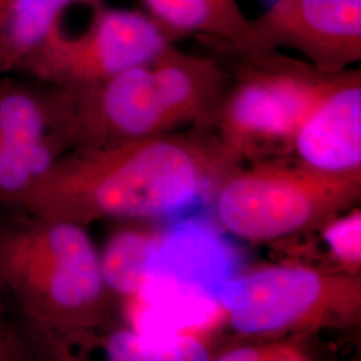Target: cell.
<instances>
[{
  "instance_id": "obj_4",
  "label": "cell",
  "mask_w": 361,
  "mask_h": 361,
  "mask_svg": "<svg viewBox=\"0 0 361 361\" xmlns=\"http://www.w3.org/2000/svg\"><path fill=\"white\" fill-rule=\"evenodd\" d=\"M216 56L229 75L212 128L224 149L243 166L293 154L297 131L335 74L279 50Z\"/></svg>"
},
{
  "instance_id": "obj_9",
  "label": "cell",
  "mask_w": 361,
  "mask_h": 361,
  "mask_svg": "<svg viewBox=\"0 0 361 361\" xmlns=\"http://www.w3.org/2000/svg\"><path fill=\"white\" fill-rule=\"evenodd\" d=\"M0 135L25 157L38 180L73 149V116L66 91L37 79L23 83L1 75Z\"/></svg>"
},
{
  "instance_id": "obj_7",
  "label": "cell",
  "mask_w": 361,
  "mask_h": 361,
  "mask_svg": "<svg viewBox=\"0 0 361 361\" xmlns=\"http://www.w3.org/2000/svg\"><path fill=\"white\" fill-rule=\"evenodd\" d=\"M94 10L85 32L71 37L56 27L15 71L63 89H82L147 63L180 39L145 11L102 4Z\"/></svg>"
},
{
  "instance_id": "obj_14",
  "label": "cell",
  "mask_w": 361,
  "mask_h": 361,
  "mask_svg": "<svg viewBox=\"0 0 361 361\" xmlns=\"http://www.w3.org/2000/svg\"><path fill=\"white\" fill-rule=\"evenodd\" d=\"M98 347L110 360L118 361L212 360L214 353L205 336L183 332L150 337L125 328L106 332Z\"/></svg>"
},
{
  "instance_id": "obj_12",
  "label": "cell",
  "mask_w": 361,
  "mask_h": 361,
  "mask_svg": "<svg viewBox=\"0 0 361 361\" xmlns=\"http://www.w3.org/2000/svg\"><path fill=\"white\" fill-rule=\"evenodd\" d=\"M78 3L95 7L102 0H10L0 35V77L13 73L20 61L61 26L66 10Z\"/></svg>"
},
{
  "instance_id": "obj_19",
  "label": "cell",
  "mask_w": 361,
  "mask_h": 361,
  "mask_svg": "<svg viewBox=\"0 0 361 361\" xmlns=\"http://www.w3.org/2000/svg\"><path fill=\"white\" fill-rule=\"evenodd\" d=\"M8 4H10V0H0V35L3 32L4 25H6L7 13H8Z\"/></svg>"
},
{
  "instance_id": "obj_6",
  "label": "cell",
  "mask_w": 361,
  "mask_h": 361,
  "mask_svg": "<svg viewBox=\"0 0 361 361\" xmlns=\"http://www.w3.org/2000/svg\"><path fill=\"white\" fill-rule=\"evenodd\" d=\"M217 300L233 331L246 340L307 338L360 325L361 274L296 262L261 267L226 281Z\"/></svg>"
},
{
  "instance_id": "obj_5",
  "label": "cell",
  "mask_w": 361,
  "mask_h": 361,
  "mask_svg": "<svg viewBox=\"0 0 361 361\" xmlns=\"http://www.w3.org/2000/svg\"><path fill=\"white\" fill-rule=\"evenodd\" d=\"M360 200L361 169L328 171L283 155L244 165L224 180L216 216L244 241L276 243L317 229Z\"/></svg>"
},
{
  "instance_id": "obj_1",
  "label": "cell",
  "mask_w": 361,
  "mask_h": 361,
  "mask_svg": "<svg viewBox=\"0 0 361 361\" xmlns=\"http://www.w3.org/2000/svg\"><path fill=\"white\" fill-rule=\"evenodd\" d=\"M241 166L213 130L79 147L55 161L16 209L85 228L107 219H153L216 193Z\"/></svg>"
},
{
  "instance_id": "obj_18",
  "label": "cell",
  "mask_w": 361,
  "mask_h": 361,
  "mask_svg": "<svg viewBox=\"0 0 361 361\" xmlns=\"http://www.w3.org/2000/svg\"><path fill=\"white\" fill-rule=\"evenodd\" d=\"M31 360L23 341L16 334L0 293V361Z\"/></svg>"
},
{
  "instance_id": "obj_16",
  "label": "cell",
  "mask_w": 361,
  "mask_h": 361,
  "mask_svg": "<svg viewBox=\"0 0 361 361\" xmlns=\"http://www.w3.org/2000/svg\"><path fill=\"white\" fill-rule=\"evenodd\" d=\"M216 361H308L313 353L305 345V338H250L246 343L216 350Z\"/></svg>"
},
{
  "instance_id": "obj_13",
  "label": "cell",
  "mask_w": 361,
  "mask_h": 361,
  "mask_svg": "<svg viewBox=\"0 0 361 361\" xmlns=\"http://www.w3.org/2000/svg\"><path fill=\"white\" fill-rule=\"evenodd\" d=\"M161 235L150 229L116 233L101 255L104 281L113 295L140 296L149 280V264Z\"/></svg>"
},
{
  "instance_id": "obj_15",
  "label": "cell",
  "mask_w": 361,
  "mask_h": 361,
  "mask_svg": "<svg viewBox=\"0 0 361 361\" xmlns=\"http://www.w3.org/2000/svg\"><path fill=\"white\" fill-rule=\"evenodd\" d=\"M314 233L324 249L323 271L361 274V210L359 205L336 216Z\"/></svg>"
},
{
  "instance_id": "obj_17",
  "label": "cell",
  "mask_w": 361,
  "mask_h": 361,
  "mask_svg": "<svg viewBox=\"0 0 361 361\" xmlns=\"http://www.w3.org/2000/svg\"><path fill=\"white\" fill-rule=\"evenodd\" d=\"M37 174L11 143L0 135V209H16L23 201Z\"/></svg>"
},
{
  "instance_id": "obj_2",
  "label": "cell",
  "mask_w": 361,
  "mask_h": 361,
  "mask_svg": "<svg viewBox=\"0 0 361 361\" xmlns=\"http://www.w3.org/2000/svg\"><path fill=\"white\" fill-rule=\"evenodd\" d=\"M0 216V293L31 359L79 360L110 331L113 292L87 228L19 209Z\"/></svg>"
},
{
  "instance_id": "obj_8",
  "label": "cell",
  "mask_w": 361,
  "mask_h": 361,
  "mask_svg": "<svg viewBox=\"0 0 361 361\" xmlns=\"http://www.w3.org/2000/svg\"><path fill=\"white\" fill-rule=\"evenodd\" d=\"M252 25L267 50H292L324 74L361 59V0H277Z\"/></svg>"
},
{
  "instance_id": "obj_10",
  "label": "cell",
  "mask_w": 361,
  "mask_h": 361,
  "mask_svg": "<svg viewBox=\"0 0 361 361\" xmlns=\"http://www.w3.org/2000/svg\"><path fill=\"white\" fill-rule=\"evenodd\" d=\"M293 154L328 171L361 169V74L336 73L297 131Z\"/></svg>"
},
{
  "instance_id": "obj_11",
  "label": "cell",
  "mask_w": 361,
  "mask_h": 361,
  "mask_svg": "<svg viewBox=\"0 0 361 361\" xmlns=\"http://www.w3.org/2000/svg\"><path fill=\"white\" fill-rule=\"evenodd\" d=\"M145 13L178 38L193 35L214 55L268 51L237 0H141Z\"/></svg>"
},
{
  "instance_id": "obj_3",
  "label": "cell",
  "mask_w": 361,
  "mask_h": 361,
  "mask_svg": "<svg viewBox=\"0 0 361 361\" xmlns=\"http://www.w3.org/2000/svg\"><path fill=\"white\" fill-rule=\"evenodd\" d=\"M228 77L216 55L182 51L174 44L101 83L62 87L71 106L73 149L212 130Z\"/></svg>"
}]
</instances>
